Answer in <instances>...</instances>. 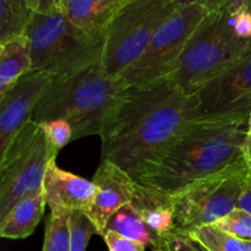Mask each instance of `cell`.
<instances>
[{
  "instance_id": "obj_1",
  "label": "cell",
  "mask_w": 251,
  "mask_h": 251,
  "mask_svg": "<svg viewBox=\"0 0 251 251\" xmlns=\"http://www.w3.org/2000/svg\"><path fill=\"white\" fill-rule=\"evenodd\" d=\"M199 118L196 95H185L171 78L130 88L103 127L100 161L142 184Z\"/></svg>"
},
{
  "instance_id": "obj_2",
  "label": "cell",
  "mask_w": 251,
  "mask_h": 251,
  "mask_svg": "<svg viewBox=\"0 0 251 251\" xmlns=\"http://www.w3.org/2000/svg\"><path fill=\"white\" fill-rule=\"evenodd\" d=\"M250 114L199 118L142 185L173 196L199 181L248 167L244 144Z\"/></svg>"
},
{
  "instance_id": "obj_3",
  "label": "cell",
  "mask_w": 251,
  "mask_h": 251,
  "mask_svg": "<svg viewBox=\"0 0 251 251\" xmlns=\"http://www.w3.org/2000/svg\"><path fill=\"white\" fill-rule=\"evenodd\" d=\"M129 90L122 77L105 73L102 63L96 64L70 76L54 78L32 120L38 124L66 120L73 127V141L91 135L100 136Z\"/></svg>"
},
{
  "instance_id": "obj_4",
  "label": "cell",
  "mask_w": 251,
  "mask_h": 251,
  "mask_svg": "<svg viewBox=\"0 0 251 251\" xmlns=\"http://www.w3.org/2000/svg\"><path fill=\"white\" fill-rule=\"evenodd\" d=\"M239 9L208 12L190 37L167 76L185 95H196L205 83L251 54V39L240 36L235 27Z\"/></svg>"
},
{
  "instance_id": "obj_5",
  "label": "cell",
  "mask_w": 251,
  "mask_h": 251,
  "mask_svg": "<svg viewBox=\"0 0 251 251\" xmlns=\"http://www.w3.org/2000/svg\"><path fill=\"white\" fill-rule=\"evenodd\" d=\"M26 37L31 47L33 70L46 71L54 78L70 76L102 63L105 31L86 33L61 11L34 12Z\"/></svg>"
},
{
  "instance_id": "obj_6",
  "label": "cell",
  "mask_w": 251,
  "mask_h": 251,
  "mask_svg": "<svg viewBox=\"0 0 251 251\" xmlns=\"http://www.w3.org/2000/svg\"><path fill=\"white\" fill-rule=\"evenodd\" d=\"M172 0H126L105 28L102 66L120 76L145 51L154 32L176 10Z\"/></svg>"
},
{
  "instance_id": "obj_7",
  "label": "cell",
  "mask_w": 251,
  "mask_h": 251,
  "mask_svg": "<svg viewBox=\"0 0 251 251\" xmlns=\"http://www.w3.org/2000/svg\"><path fill=\"white\" fill-rule=\"evenodd\" d=\"M56 154L41 124L27 122L0 157V220L17 201L43 189L46 172Z\"/></svg>"
},
{
  "instance_id": "obj_8",
  "label": "cell",
  "mask_w": 251,
  "mask_h": 251,
  "mask_svg": "<svg viewBox=\"0 0 251 251\" xmlns=\"http://www.w3.org/2000/svg\"><path fill=\"white\" fill-rule=\"evenodd\" d=\"M249 178V167H243L199 181L172 196L174 233L189 234L199 227L215 225L235 210Z\"/></svg>"
},
{
  "instance_id": "obj_9",
  "label": "cell",
  "mask_w": 251,
  "mask_h": 251,
  "mask_svg": "<svg viewBox=\"0 0 251 251\" xmlns=\"http://www.w3.org/2000/svg\"><path fill=\"white\" fill-rule=\"evenodd\" d=\"M207 15L200 5H183L157 28L142 55L119 77L130 88L167 77L183 54L189 39Z\"/></svg>"
},
{
  "instance_id": "obj_10",
  "label": "cell",
  "mask_w": 251,
  "mask_h": 251,
  "mask_svg": "<svg viewBox=\"0 0 251 251\" xmlns=\"http://www.w3.org/2000/svg\"><path fill=\"white\" fill-rule=\"evenodd\" d=\"M200 118L251 114V54L196 92Z\"/></svg>"
},
{
  "instance_id": "obj_11",
  "label": "cell",
  "mask_w": 251,
  "mask_h": 251,
  "mask_svg": "<svg viewBox=\"0 0 251 251\" xmlns=\"http://www.w3.org/2000/svg\"><path fill=\"white\" fill-rule=\"evenodd\" d=\"M53 81L50 74L33 70L0 96V157L25 124L32 119L37 105Z\"/></svg>"
},
{
  "instance_id": "obj_12",
  "label": "cell",
  "mask_w": 251,
  "mask_h": 251,
  "mask_svg": "<svg viewBox=\"0 0 251 251\" xmlns=\"http://www.w3.org/2000/svg\"><path fill=\"white\" fill-rule=\"evenodd\" d=\"M92 181L96 185V198L92 208L86 215L102 237L110 217L131 202L137 181L109 161H100Z\"/></svg>"
},
{
  "instance_id": "obj_13",
  "label": "cell",
  "mask_w": 251,
  "mask_h": 251,
  "mask_svg": "<svg viewBox=\"0 0 251 251\" xmlns=\"http://www.w3.org/2000/svg\"><path fill=\"white\" fill-rule=\"evenodd\" d=\"M43 194L50 211L88 213L95 202L96 185L93 181L60 169L54 159L44 176Z\"/></svg>"
},
{
  "instance_id": "obj_14",
  "label": "cell",
  "mask_w": 251,
  "mask_h": 251,
  "mask_svg": "<svg viewBox=\"0 0 251 251\" xmlns=\"http://www.w3.org/2000/svg\"><path fill=\"white\" fill-rule=\"evenodd\" d=\"M130 205L161 238L174 233V207L171 195L137 183Z\"/></svg>"
},
{
  "instance_id": "obj_15",
  "label": "cell",
  "mask_w": 251,
  "mask_h": 251,
  "mask_svg": "<svg viewBox=\"0 0 251 251\" xmlns=\"http://www.w3.org/2000/svg\"><path fill=\"white\" fill-rule=\"evenodd\" d=\"M124 0H63L60 10L75 26L86 33L105 31Z\"/></svg>"
},
{
  "instance_id": "obj_16",
  "label": "cell",
  "mask_w": 251,
  "mask_h": 251,
  "mask_svg": "<svg viewBox=\"0 0 251 251\" xmlns=\"http://www.w3.org/2000/svg\"><path fill=\"white\" fill-rule=\"evenodd\" d=\"M47 202L43 189L25 196L0 220V235L6 239H25L34 232Z\"/></svg>"
},
{
  "instance_id": "obj_17",
  "label": "cell",
  "mask_w": 251,
  "mask_h": 251,
  "mask_svg": "<svg viewBox=\"0 0 251 251\" xmlns=\"http://www.w3.org/2000/svg\"><path fill=\"white\" fill-rule=\"evenodd\" d=\"M31 71H33V61L26 36L0 43V96Z\"/></svg>"
},
{
  "instance_id": "obj_18",
  "label": "cell",
  "mask_w": 251,
  "mask_h": 251,
  "mask_svg": "<svg viewBox=\"0 0 251 251\" xmlns=\"http://www.w3.org/2000/svg\"><path fill=\"white\" fill-rule=\"evenodd\" d=\"M107 230H113L127 239L142 243L145 247L151 248L152 250L163 247L164 238L156 234L130 203L123 206L110 217L104 232Z\"/></svg>"
},
{
  "instance_id": "obj_19",
  "label": "cell",
  "mask_w": 251,
  "mask_h": 251,
  "mask_svg": "<svg viewBox=\"0 0 251 251\" xmlns=\"http://www.w3.org/2000/svg\"><path fill=\"white\" fill-rule=\"evenodd\" d=\"M33 14L27 0H0V43L26 36Z\"/></svg>"
},
{
  "instance_id": "obj_20",
  "label": "cell",
  "mask_w": 251,
  "mask_h": 251,
  "mask_svg": "<svg viewBox=\"0 0 251 251\" xmlns=\"http://www.w3.org/2000/svg\"><path fill=\"white\" fill-rule=\"evenodd\" d=\"M188 235L207 251H250L244 240L228 234L215 225L199 227Z\"/></svg>"
},
{
  "instance_id": "obj_21",
  "label": "cell",
  "mask_w": 251,
  "mask_h": 251,
  "mask_svg": "<svg viewBox=\"0 0 251 251\" xmlns=\"http://www.w3.org/2000/svg\"><path fill=\"white\" fill-rule=\"evenodd\" d=\"M70 212L51 210L47 218L43 251H70Z\"/></svg>"
},
{
  "instance_id": "obj_22",
  "label": "cell",
  "mask_w": 251,
  "mask_h": 251,
  "mask_svg": "<svg viewBox=\"0 0 251 251\" xmlns=\"http://www.w3.org/2000/svg\"><path fill=\"white\" fill-rule=\"evenodd\" d=\"M70 223V251H86L91 237L98 234L95 225L85 212L75 211L69 216Z\"/></svg>"
},
{
  "instance_id": "obj_23",
  "label": "cell",
  "mask_w": 251,
  "mask_h": 251,
  "mask_svg": "<svg viewBox=\"0 0 251 251\" xmlns=\"http://www.w3.org/2000/svg\"><path fill=\"white\" fill-rule=\"evenodd\" d=\"M215 226L228 234L242 240H251V213L237 207L218 220Z\"/></svg>"
},
{
  "instance_id": "obj_24",
  "label": "cell",
  "mask_w": 251,
  "mask_h": 251,
  "mask_svg": "<svg viewBox=\"0 0 251 251\" xmlns=\"http://www.w3.org/2000/svg\"><path fill=\"white\" fill-rule=\"evenodd\" d=\"M41 126L46 134L49 146L58 153L63 147L73 141V127L66 120H50V122L42 123Z\"/></svg>"
},
{
  "instance_id": "obj_25",
  "label": "cell",
  "mask_w": 251,
  "mask_h": 251,
  "mask_svg": "<svg viewBox=\"0 0 251 251\" xmlns=\"http://www.w3.org/2000/svg\"><path fill=\"white\" fill-rule=\"evenodd\" d=\"M178 6L183 5H200L208 12H218L228 9L244 6V0H172Z\"/></svg>"
},
{
  "instance_id": "obj_26",
  "label": "cell",
  "mask_w": 251,
  "mask_h": 251,
  "mask_svg": "<svg viewBox=\"0 0 251 251\" xmlns=\"http://www.w3.org/2000/svg\"><path fill=\"white\" fill-rule=\"evenodd\" d=\"M109 251H145L146 247L142 243L127 239L113 230H107L102 235Z\"/></svg>"
},
{
  "instance_id": "obj_27",
  "label": "cell",
  "mask_w": 251,
  "mask_h": 251,
  "mask_svg": "<svg viewBox=\"0 0 251 251\" xmlns=\"http://www.w3.org/2000/svg\"><path fill=\"white\" fill-rule=\"evenodd\" d=\"M163 245L167 251H207L188 234L181 233H172L167 235Z\"/></svg>"
},
{
  "instance_id": "obj_28",
  "label": "cell",
  "mask_w": 251,
  "mask_h": 251,
  "mask_svg": "<svg viewBox=\"0 0 251 251\" xmlns=\"http://www.w3.org/2000/svg\"><path fill=\"white\" fill-rule=\"evenodd\" d=\"M34 12L39 14H53L60 11L55 5V0H27Z\"/></svg>"
},
{
  "instance_id": "obj_29",
  "label": "cell",
  "mask_w": 251,
  "mask_h": 251,
  "mask_svg": "<svg viewBox=\"0 0 251 251\" xmlns=\"http://www.w3.org/2000/svg\"><path fill=\"white\" fill-rule=\"evenodd\" d=\"M238 207L243 208V210L248 211L251 213V174L249 178V183H248L247 189L244 190V193L242 194L239 199V203H238Z\"/></svg>"
},
{
  "instance_id": "obj_30",
  "label": "cell",
  "mask_w": 251,
  "mask_h": 251,
  "mask_svg": "<svg viewBox=\"0 0 251 251\" xmlns=\"http://www.w3.org/2000/svg\"><path fill=\"white\" fill-rule=\"evenodd\" d=\"M244 156H245V161H247L248 167H249V169L251 171V134H248L247 139H245Z\"/></svg>"
},
{
  "instance_id": "obj_31",
  "label": "cell",
  "mask_w": 251,
  "mask_h": 251,
  "mask_svg": "<svg viewBox=\"0 0 251 251\" xmlns=\"http://www.w3.org/2000/svg\"><path fill=\"white\" fill-rule=\"evenodd\" d=\"M244 6L251 14V0H244Z\"/></svg>"
},
{
  "instance_id": "obj_32",
  "label": "cell",
  "mask_w": 251,
  "mask_h": 251,
  "mask_svg": "<svg viewBox=\"0 0 251 251\" xmlns=\"http://www.w3.org/2000/svg\"><path fill=\"white\" fill-rule=\"evenodd\" d=\"M248 130H249V134H251V114L249 117V123H248Z\"/></svg>"
},
{
  "instance_id": "obj_33",
  "label": "cell",
  "mask_w": 251,
  "mask_h": 251,
  "mask_svg": "<svg viewBox=\"0 0 251 251\" xmlns=\"http://www.w3.org/2000/svg\"><path fill=\"white\" fill-rule=\"evenodd\" d=\"M152 251H167V249L164 248V245H163V247H159V248H157V249H153Z\"/></svg>"
},
{
  "instance_id": "obj_34",
  "label": "cell",
  "mask_w": 251,
  "mask_h": 251,
  "mask_svg": "<svg viewBox=\"0 0 251 251\" xmlns=\"http://www.w3.org/2000/svg\"><path fill=\"white\" fill-rule=\"evenodd\" d=\"M61 1H63V0H55V5H56V7H58V10H59V7H60Z\"/></svg>"
},
{
  "instance_id": "obj_35",
  "label": "cell",
  "mask_w": 251,
  "mask_h": 251,
  "mask_svg": "<svg viewBox=\"0 0 251 251\" xmlns=\"http://www.w3.org/2000/svg\"><path fill=\"white\" fill-rule=\"evenodd\" d=\"M245 243H247V245H248V248H249L250 249V251H251V240H244Z\"/></svg>"
},
{
  "instance_id": "obj_36",
  "label": "cell",
  "mask_w": 251,
  "mask_h": 251,
  "mask_svg": "<svg viewBox=\"0 0 251 251\" xmlns=\"http://www.w3.org/2000/svg\"><path fill=\"white\" fill-rule=\"evenodd\" d=\"M124 1H126V0H124Z\"/></svg>"
},
{
  "instance_id": "obj_37",
  "label": "cell",
  "mask_w": 251,
  "mask_h": 251,
  "mask_svg": "<svg viewBox=\"0 0 251 251\" xmlns=\"http://www.w3.org/2000/svg\"><path fill=\"white\" fill-rule=\"evenodd\" d=\"M250 174H251V171H250Z\"/></svg>"
}]
</instances>
